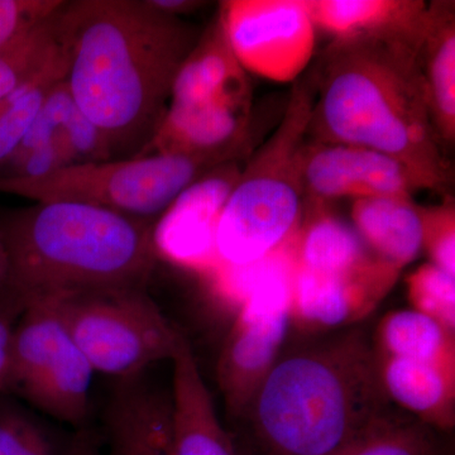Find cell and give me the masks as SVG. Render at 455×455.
<instances>
[{
	"instance_id": "cell-4",
	"label": "cell",
	"mask_w": 455,
	"mask_h": 455,
	"mask_svg": "<svg viewBox=\"0 0 455 455\" xmlns=\"http://www.w3.org/2000/svg\"><path fill=\"white\" fill-rule=\"evenodd\" d=\"M8 277L0 291L25 309L76 293L147 289L155 226L77 203H36L0 214Z\"/></svg>"
},
{
	"instance_id": "cell-21",
	"label": "cell",
	"mask_w": 455,
	"mask_h": 455,
	"mask_svg": "<svg viewBox=\"0 0 455 455\" xmlns=\"http://www.w3.org/2000/svg\"><path fill=\"white\" fill-rule=\"evenodd\" d=\"M295 242L299 267L328 275H355L372 266L374 257L348 221L329 212V205L305 203Z\"/></svg>"
},
{
	"instance_id": "cell-25",
	"label": "cell",
	"mask_w": 455,
	"mask_h": 455,
	"mask_svg": "<svg viewBox=\"0 0 455 455\" xmlns=\"http://www.w3.org/2000/svg\"><path fill=\"white\" fill-rule=\"evenodd\" d=\"M438 431L394 411L337 455H438Z\"/></svg>"
},
{
	"instance_id": "cell-30",
	"label": "cell",
	"mask_w": 455,
	"mask_h": 455,
	"mask_svg": "<svg viewBox=\"0 0 455 455\" xmlns=\"http://www.w3.org/2000/svg\"><path fill=\"white\" fill-rule=\"evenodd\" d=\"M25 310L20 302L9 298L4 292H0V394L4 390L8 372L12 335L18 319Z\"/></svg>"
},
{
	"instance_id": "cell-13",
	"label": "cell",
	"mask_w": 455,
	"mask_h": 455,
	"mask_svg": "<svg viewBox=\"0 0 455 455\" xmlns=\"http://www.w3.org/2000/svg\"><path fill=\"white\" fill-rule=\"evenodd\" d=\"M400 271L377 259L355 275H328L299 267L291 283V319L307 328H335L371 313L396 283Z\"/></svg>"
},
{
	"instance_id": "cell-26",
	"label": "cell",
	"mask_w": 455,
	"mask_h": 455,
	"mask_svg": "<svg viewBox=\"0 0 455 455\" xmlns=\"http://www.w3.org/2000/svg\"><path fill=\"white\" fill-rule=\"evenodd\" d=\"M59 9L31 31L0 50V103L40 73L55 52Z\"/></svg>"
},
{
	"instance_id": "cell-17",
	"label": "cell",
	"mask_w": 455,
	"mask_h": 455,
	"mask_svg": "<svg viewBox=\"0 0 455 455\" xmlns=\"http://www.w3.org/2000/svg\"><path fill=\"white\" fill-rule=\"evenodd\" d=\"M316 31L331 41L353 38L419 40L427 20L423 0H305Z\"/></svg>"
},
{
	"instance_id": "cell-27",
	"label": "cell",
	"mask_w": 455,
	"mask_h": 455,
	"mask_svg": "<svg viewBox=\"0 0 455 455\" xmlns=\"http://www.w3.org/2000/svg\"><path fill=\"white\" fill-rule=\"evenodd\" d=\"M406 283L412 309L455 333V276L427 262L411 272Z\"/></svg>"
},
{
	"instance_id": "cell-19",
	"label": "cell",
	"mask_w": 455,
	"mask_h": 455,
	"mask_svg": "<svg viewBox=\"0 0 455 455\" xmlns=\"http://www.w3.org/2000/svg\"><path fill=\"white\" fill-rule=\"evenodd\" d=\"M379 362L383 388L392 405L396 403L433 430H453L455 368L391 357H379Z\"/></svg>"
},
{
	"instance_id": "cell-20",
	"label": "cell",
	"mask_w": 455,
	"mask_h": 455,
	"mask_svg": "<svg viewBox=\"0 0 455 455\" xmlns=\"http://www.w3.org/2000/svg\"><path fill=\"white\" fill-rule=\"evenodd\" d=\"M350 220L370 252L400 272L423 252L420 212L412 196L355 200Z\"/></svg>"
},
{
	"instance_id": "cell-3",
	"label": "cell",
	"mask_w": 455,
	"mask_h": 455,
	"mask_svg": "<svg viewBox=\"0 0 455 455\" xmlns=\"http://www.w3.org/2000/svg\"><path fill=\"white\" fill-rule=\"evenodd\" d=\"M394 411L355 329L278 358L236 421L247 455H337Z\"/></svg>"
},
{
	"instance_id": "cell-23",
	"label": "cell",
	"mask_w": 455,
	"mask_h": 455,
	"mask_svg": "<svg viewBox=\"0 0 455 455\" xmlns=\"http://www.w3.org/2000/svg\"><path fill=\"white\" fill-rule=\"evenodd\" d=\"M64 77V59L56 42L55 52L40 73L0 103V166L17 151L47 95Z\"/></svg>"
},
{
	"instance_id": "cell-24",
	"label": "cell",
	"mask_w": 455,
	"mask_h": 455,
	"mask_svg": "<svg viewBox=\"0 0 455 455\" xmlns=\"http://www.w3.org/2000/svg\"><path fill=\"white\" fill-rule=\"evenodd\" d=\"M71 435L44 423L22 401L0 394V455H68Z\"/></svg>"
},
{
	"instance_id": "cell-12",
	"label": "cell",
	"mask_w": 455,
	"mask_h": 455,
	"mask_svg": "<svg viewBox=\"0 0 455 455\" xmlns=\"http://www.w3.org/2000/svg\"><path fill=\"white\" fill-rule=\"evenodd\" d=\"M242 160L214 167L176 197L155 226L158 256L190 268H218L215 232L224 204L243 169Z\"/></svg>"
},
{
	"instance_id": "cell-11",
	"label": "cell",
	"mask_w": 455,
	"mask_h": 455,
	"mask_svg": "<svg viewBox=\"0 0 455 455\" xmlns=\"http://www.w3.org/2000/svg\"><path fill=\"white\" fill-rule=\"evenodd\" d=\"M305 203L329 205L343 199L412 196V173L390 156L339 143L307 142L301 156Z\"/></svg>"
},
{
	"instance_id": "cell-34",
	"label": "cell",
	"mask_w": 455,
	"mask_h": 455,
	"mask_svg": "<svg viewBox=\"0 0 455 455\" xmlns=\"http://www.w3.org/2000/svg\"><path fill=\"white\" fill-rule=\"evenodd\" d=\"M8 277V257L5 251L4 243H3L2 236H0V290L5 286Z\"/></svg>"
},
{
	"instance_id": "cell-16",
	"label": "cell",
	"mask_w": 455,
	"mask_h": 455,
	"mask_svg": "<svg viewBox=\"0 0 455 455\" xmlns=\"http://www.w3.org/2000/svg\"><path fill=\"white\" fill-rule=\"evenodd\" d=\"M171 362L175 455H239L235 440L218 418L187 338Z\"/></svg>"
},
{
	"instance_id": "cell-7",
	"label": "cell",
	"mask_w": 455,
	"mask_h": 455,
	"mask_svg": "<svg viewBox=\"0 0 455 455\" xmlns=\"http://www.w3.org/2000/svg\"><path fill=\"white\" fill-rule=\"evenodd\" d=\"M53 302L76 346L95 372L140 376L160 361H172L184 334L171 324L147 289H107Z\"/></svg>"
},
{
	"instance_id": "cell-9",
	"label": "cell",
	"mask_w": 455,
	"mask_h": 455,
	"mask_svg": "<svg viewBox=\"0 0 455 455\" xmlns=\"http://www.w3.org/2000/svg\"><path fill=\"white\" fill-rule=\"evenodd\" d=\"M298 236V235H296ZM295 242L254 265L252 284L242 300L217 366L224 403L238 420L260 383L276 364L290 322Z\"/></svg>"
},
{
	"instance_id": "cell-2",
	"label": "cell",
	"mask_w": 455,
	"mask_h": 455,
	"mask_svg": "<svg viewBox=\"0 0 455 455\" xmlns=\"http://www.w3.org/2000/svg\"><path fill=\"white\" fill-rule=\"evenodd\" d=\"M420 38L331 41L313 71L309 134L315 142L390 156L421 190L445 194L453 173L425 100L416 60Z\"/></svg>"
},
{
	"instance_id": "cell-18",
	"label": "cell",
	"mask_w": 455,
	"mask_h": 455,
	"mask_svg": "<svg viewBox=\"0 0 455 455\" xmlns=\"http://www.w3.org/2000/svg\"><path fill=\"white\" fill-rule=\"evenodd\" d=\"M419 73L431 122L444 148L455 142V3L434 0L427 4L419 42Z\"/></svg>"
},
{
	"instance_id": "cell-5",
	"label": "cell",
	"mask_w": 455,
	"mask_h": 455,
	"mask_svg": "<svg viewBox=\"0 0 455 455\" xmlns=\"http://www.w3.org/2000/svg\"><path fill=\"white\" fill-rule=\"evenodd\" d=\"M315 101L314 74L293 83L276 130L248 157L218 220V267H243L277 252L300 230L302 149Z\"/></svg>"
},
{
	"instance_id": "cell-6",
	"label": "cell",
	"mask_w": 455,
	"mask_h": 455,
	"mask_svg": "<svg viewBox=\"0 0 455 455\" xmlns=\"http://www.w3.org/2000/svg\"><path fill=\"white\" fill-rule=\"evenodd\" d=\"M220 164L167 154L76 164L37 179L0 178V193L85 204L156 226L185 188Z\"/></svg>"
},
{
	"instance_id": "cell-35",
	"label": "cell",
	"mask_w": 455,
	"mask_h": 455,
	"mask_svg": "<svg viewBox=\"0 0 455 455\" xmlns=\"http://www.w3.org/2000/svg\"><path fill=\"white\" fill-rule=\"evenodd\" d=\"M438 455H454V454H453V451H451V449L442 447V451H440V453Z\"/></svg>"
},
{
	"instance_id": "cell-29",
	"label": "cell",
	"mask_w": 455,
	"mask_h": 455,
	"mask_svg": "<svg viewBox=\"0 0 455 455\" xmlns=\"http://www.w3.org/2000/svg\"><path fill=\"white\" fill-rule=\"evenodd\" d=\"M64 0H0V50L31 31L61 7Z\"/></svg>"
},
{
	"instance_id": "cell-14",
	"label": "cell",
	"mask_w": 455,
	"mask_h": 455,
	"mask_svg": "<svg viewBox=\"0 0 455 455\" xmlns=\"http://www.w3.org/2000/svg\"><path fill=\"white\" fill-rule=\"evenodd\" d=\"M251 106L169 104L142 156L182 155L217 164L243 158L250 140Z\"/></svg>"
},
{
	"instance_id": "cell-8",
	"label": "cell",
	"mask_w": 455,
	"mask_h": 455,
	"mask_svg": "<svg viewBox=\"0 0 455 455\" xmlns=\"http://www.w3.org/2000/svg\"><path fill=\"white\" fill-rule=\"evenodd\" d=\"M94 373L53 302L27 307L12 335L3 394L82 429Z\"/></svg>"
},
{
	"instance_id": "cell-1",
	"label": "cell",
	"mask_w": 455,
	"mask_h": 455,
	"mask_svg": "<svg viewBox=\"0 0 455 455\" xmlns=\"http://www.w3.org/2000/svg\"><path fill=\"white\" fill-rule=\"evenodd\" d=\"M202 31L148 0H64L56 14L64 83L110 160L145 152Z\"/></svg>"
},
{
	"instance_id": "cell-22",
	"label": "cell",
	"mask_w": 455,
	"mask_h": 455,
	"mask_svg": "<svg viewBox=\"0 0 455 455\" xmlns=\"http://www.w3.org/2000/svg\"><path fill=\"white\" fill-rule=\"evenodd\" d=\"M374 352L455 368V333L414 309L388 313L379 323Z\"/></svg>"
},
{
	"instance_id": "cell-33",
	"label": "cell",
	"mask_w": 455,
	"mask_h": 455,
	"mask_svg": "<svg viewBox=\"0 0 455 455\" xmlns=\"http://www.w3.org/2000/svg\"><path fill=\"white\" fill-rule=\"evenodd\" d=\"M152 455H175L172 433H163L157 435L154 449H152Z\"/></svg>"
},
{
	"instance_id": "cell-28",
	"label": "cell",
	"mask_w": 455,
	"mask_h": 455,
	"mask_svg": "<svg viewBox=\"0 0 455 455\" xmlns=\"http://www.w3.org/2000/svg\"><path fill=\"white\" fill-rule=\"evenodd\" d=\"M421 251L431 265L455 276V202L445 196L438 205H419Z\"/></svg>"
},
{
	"instance_id": "cell-31",
	"label": "cell",
	"mask_w": 455,
	"mask_h": 455,
	"mask_svg": "<svg viewBox=\"0 0 455 455\" xmlns=\"http://www.w3.org/2000/svg\"><path fill=\"white\" fill-rule=\"evenodd\" d=\"M68 455H104L103 440L98 431L89 427L75 431L71 435Z\"/></svg>"
},
{
	"instance_id": "cell-10",
	"label": "cell",
	"mask_w": 455,
	"mask_h": 455,
	"mask_svg": "<svg viewBox=\"0 0 455 455\" xmlns=\"http://www.w3.org/2000/svg\"><path fill=\"white\" fill-rule=\"evenodd\" d=\"M218 17L248 75L296 83L309 68L317 31L305 0H228Z\"/></svg>"
},
{
	"instance_id": "cell-32",
	"label": "cell",
	"mask_w": 455,
	"mask_h": 455,
	"mask_svg": "<svg viewBox=\"0 0 455 455\" xmlns=\"http://www.w3.org/2000/svg\"><path fill=\"white\" fill-rule=\"evenodd\" d=\"M148 3L158 11L179 18H181L182 14L191 13L205 4L204 2H196V0H148Z\"/></svg>"
},
{
	"instance_id": "cell-15",
	"label": "cell",
	"mask_w": 455,
	"mask_h": 455,
	"mask_svg": "<svg viewBox=\"0 0 455 455\" xmlns=\"http://www.w3.org/2000/svg\"><path fill=\"white\" fill-rule=\"evenodd\" d=\"M250 75L230 49L220 17L204 27L173 79L170 104L251 106Z\"/></svg>"
}]
</instances>
